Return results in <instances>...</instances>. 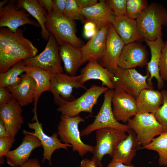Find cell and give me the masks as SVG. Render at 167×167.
Segmentation results:
<instances>
[{"mask_svg": "<svg viewBox=\"0 0 167 167\" xmlns=\"http://www.w3.org/2000/svg\"><path fill=\"white\" fill-rule=\"evenodd\" d=\"M18 28L13 32L0 28V73H4L19 62L36 56L38 49Z\"/></svg>", "mask_w": 167, "mask_h": 167, "instance_id": "1", "label": "cell"}, {"mask_svg": "<svg viewBox=\"0 0 167 167\" xmlns=\"http://www.w3.org/2000/svg\"><path fill=\"white\" fill-rule=\"evenodd\" d=\"M136 20L141 40L155 41L162 37V26L167 25V10L161 4L152 3Z\"/></svg>", "mask_w": 167, "mask_h": 167, "instance_id": "2", "label": "cell"}, {"mask_svg": "<svg viewBox=\"0 0 167 167\" xmlns=\"http://www.w3.org/2000/svg\"><path fill=\"white\" fill-rule=\"evenodd\" d=\"M84 122L79 115L73 117L62 115L58 126V134L61 141L71 144L72 151L82 156L88 152L93 153L94 149V147L85 144L81 140L79 125Z\"/></svg>", "mask_w": 167, "mask_h": 167, "instance_id": "3", "label": "cell"}, {"mask_svg": "<svg viewBox=\"0 0 167 167\" xmlns=\"http://www.w3.org/2000/svg\"><path fill=\"white\" fill-rule=\"evenodd\" d=\"M47 18L46 28L60 45L67 43L79 48L82 47L80 40L76 35L73 21L63 15L57 14L53 12L47 13Z\"/></svg>", "mask_w": 167, "mask_h": 167, "instance_id": "4", "label": "cell"}, {"mask_svg": "<svg viewBox=\"0 0 167 167\" xmlns=\"http://www.w3.org/2000/svg\"><path fill=\"white\" fill-rule=\"evenodd\" d=\"M126 132L109 128L96 131V144L94 146L92 160L97 166L103 167L101 161L105 155L113 156L118 144L127 136Z\"/></svg>", "mask_w": 167, "mask_h": 167, "instance_id": "5", "label": "cell"}, {"mask_svg": "<svg viewBox=\"0 0 167 167\" xmlns=\"http://www.w3.org/2000/svg\"><path fill=\"white\" fill-rule=\"evenodd\" d=\"M127 124L135 132L138 141L142 147L148 144L156 136L164 131L152 113H138Z\"/></svg>", "mask_w": 167, "mask_h": 167, "instance_id": "6", "label": "cell"}, {"mask_svg": "<svg viewBox=\"0 0 167 167\" xmlns=\"http://www.w3.org/2000/svg\"><path fill=\"white\" fill-rule=\"evenodd\" d=\"M113 89H108L104 93L103 102L98 113L93 122L82 130L81 136H87L95 131L103 128H112L127 132L131 129L127 124L119 122L114 117L112 104Z\"/></svg>", "mask_w": 167, "mask_h": 167, "instance_id": "7", "label": "cell"}, {"mask_svg": "<svg viewBox=\"0 0 167 167\" xmlns=\"http://www.w3.org/2000/svg\"><path fill=\"white\" fill-rule=\"evenodd\" d=\"M82 78L81 74L71 76L59 73L51 75L49 91L53 95L54 103L60 106L70 100H75L72 94L74 88L87 90L81 82Z\"/></svg>", "mask_w": 167, "mask_h": 167, "instance_id": "8", "label": "cell"}, {"mask_svg": "<svg viewBox=\"0 0 167 167\" xmlns=\"http://www.w3.org/2000/svg\"><path fill=\"white\" fill-rule=\"evenodd\" d=\"M149 77L139 73L135 68L124 69L118 66L113 73L112 82L115 87H118L128 94L137 98L144 89H154L147 82Z\"/></svg>", "mask_w": 167, "mask_h": 167, "instance_id": "9", "label": "cell"}, {"mask_svg": "<svg viewBox=\"0 0 167 167\" xmlns=\"http://www.w3.org/2000/svg\"><path fill=\"white\" fill-rule=\"evenodd\" d=\"M109 89L106 87L92 85L81 96L59 106L58 111L62 115L76 116L82 112L93 114L92 109L99 97Z\"/></svg>", "mask_w": 167, "mask_h": 167, "instance_id": "10", "label": "cell"}, {"mask_svg": "<svg viewBox=\"0 0 167 167\" xmlns=\"http://www.w3.org/2000/svg\"><path fill=\"white\" fill-rule=\"evenodd\" d=\"M47 44L43 50L37 55L24 61L26 65L33 66L41 68L51 75L63 73L61 65L59 49L57 42L50 33Z\"/></svg>", "mask_w": 167, "mask_h": 167, "instance_id": "11", "label": "cell"}, {"mask_svg": "<svg viewBox=\"0 0 167 167\" xmlns=\"http://www.w3.org/2000/svg\"><path fill=\"white\" fill-rule=\"evenodd\" d=\"M30 15L24 9L18 8L15 1H9L0 9V27L15 32L19 27L26 24L39 27L38 22L30 19Z\"/></svg>", "mask_w": 167, "mask_h": 167, "instance_id": "12", "label": "cell"}, {"mask_svg": "<svg viewBox=\"0 0 167 167\" xmlns=\"http://www.w3.org/2000/svg\"><path fill=\"white\" fill-rule=\"evenodd\" d=\"M113 113L118 121L127 123L138 113L136 98L115 87L112 98Z\"/></svg>", "mask_w": 167, "mask_h": 167, "instance_id": "13", "label": "cell"}, {"mask_svg": "<svg viewBox=\"0 0 167 167\" xmlns=\"http://www.w3.org/2000/svg\"><path fill=\"white\" fill-rule=\"evenodd\" d=\"M148 53L145 47L137 42L125 44L117 62L118 67L124 69L147 65Z\"/></svg>", "mask_w": 167, "mask_h": 167, "instance_id": "14", "label": "cell"}, {"mask_svg": "<svg viewBox=\"0 0 167 167\" xmlns=\"http://www.w3.org/2000/svg\"><path fill=\"white\" fill-rule=\"evenodd\" d=\"M125 45L113 25L110 24L106 37L105 52L101 60V65L113 73L118 67V60Z\"/></svg>", "mask_w": 167, "mask_h": 167, "instance_id": "15", "label": "cell"}, {"mask_svg": "<svg viewBox=\"0 0 167 167\" xmlns=\"http://www.w3.org/2000/svg\"><path fill=\"white\" fill-rule=\"evenodd\" d=\"M25 134L21 144L15 149L10 151L6 155L7 164L12 167H19L29 159L32 151L42 146L39 139L24 130Z\"/></svg>", "mask_w": 167, "mask_h": 167, "instance_id": "16", "label": "cell"}, {"mask_svg": "<svg viewBox=\"0 0 167 167\" xmlns=\"http://www.w3.org/2000/svg\"><path fill=\"white\" fill-rule=\"evenodd\" d=\"M42 124L38 120L35 122L28 123V127L34 130V132L27 131L28 133L36 136L41 143L43 149V158L42 162L46 160L51 163V158L52 154L57 149L61 148L67 150L68 148L72 147L71 144L61 142L58 138V134L54 133L51 136H49L44 132Z\"/></svg>", "mask_w": 167, "mask_h": 167, "instance_id": "17", "label": "cell"}, {"mask_svg": "<svg viewBox=\"0 0 167 167\" xmlns=\"http://www.w3.org/2000/svg\"><path fill=\"white\" fill-rule=\"evenodd\" d=\"M22 112L21 106L15 100L7 104L0 105V119L14 139L24 123Z\"/></svg>", "mask_w": 167, "mask_h": 167, "instance_id": "18", "label": "cell"}, {"mask_svg": "<svg viewBox=\"0 0 167 167\" xmlns=\"http://www.w3.org/2000/svg\"><path fill=\"white\" fill-rule=\"evenodd\" d=\"M109 24H106L85 45L81 48L83 55V64L91 60H101L105 50L106 36Z\"/></svg>", "mask_w": 167, "mask_h": 167, "instance_id": "19", "label": "cell"}, {"mask_svg": "<svg viewBox=\"0 0 167 167\" xmlns=\"http://www.w3.org/2000/svg\"><path fill=\"white\" fill-rule=\"evenodd\" d=\"M127 132V137L116 148L111 162H118L126 165H131L137 150L141 149V145L138 141L135 132L131 129Z\"/></svg>", "mask_w": 167, "mask_h": 167, "instance_id": "20", "label": "cell"}, {"mask_svg": "<svg viewBox=\"0 0 167 167\" xmlns=\"http://www.w3.org/2000/svg\"><path fill=\"white\" fill-rule=\"evenodd\" d=\"M81 13L86 22L90 21L95 24L98 30L106 24H112L115 17L105 0H100L91 6L82 9Z\"/></svg>", "mask_w": 167, "mask_h": 167, "instance_id": "21", "label": "cell"}, {"mask_svg": "<svg viewBox=\"0 0 167 167\" xmlns=\"http://www.w3.org/2000/svg\"><path fill=\"white\" fill-rule=\"evenodd\" d=\"M145 41L149 46L151 53V59L147 66V73L149 75L147 82L150 85L153 86L152 80L154 78H155L157 82V88L160 90L164 85V81L160 75L159 68L161 50L164 41L162 37H158L155 41L146 40Z\"/></svg>", "mask_w": 167, "mask_h": 167, "instance_id": "22", "label": "cell"}, {"mask_svg": "<svg viewBox=\"0 0 167 167\" xmlns=\"http://www.w3.org/2000/svg\"><path fill=\"white\" fill-rule=\"evenodd\" d=\"M24 71L32 78L36 84L33 100L34 106L32 110L34 114L33 120H36L38 119L36 108L38 101L43 92L49 91L51 75L45 70L33 66L26 65L24 67Z\"/></svg>", "mask_w": 167, "mask_h": 167, "instance_id": "23", "label": "cell"}, {"mask_svg": "<svg viewBox=\"0 0 167 167\" xmlns=\"http://www.w3.org/2000/svg\"><path fill=\"white\" fill-rule=\"evenodd\" d=\"M81 82L83 84L91 79L98 80L102 82V86H106L109 89H113L112 82L113 73L103 67L97 61L91 60L81 70Z\"/></svg>", "mask_w": 167, "mask_h": 167, "instance_id": "24", "label": "cell"}, {"mask_svg": "<svg viewBox=\"0 0 167 167\" xmlns=\"http://www.w3.org/2000/svg\"><path fill=\"white\" fill-rule=\"evenodd\" d=\"M59 49L65 71L69 75H76L79 67L83 64L81 48L65 43L60 45Z\"/></svg>", "mask_w": 167, "mask_h": 167, "instance_id": "25", "label": "cell"}, {"mask_svg": "<svg viewBox=\"0 0 167 167\" xmlns=\"http://www.w3.org/2000/svg\"><path fill=\"white\" fill-rule=\"evenodd\" d=\"M22 78L19 84L7 88L21 107L32 103L36 88L35 80L28 74L25 73L22 75Z\"/></svg>", "mask_w": 167, "mask_h": 167, "instance_id": "26", "label": "cell"}, {"mask_svg": "<svg viewBox=\"0 0 167 167\" xmlns=\"http://www.w3.org/2000/svg\"><path fill=\"white\" fill-rule=\"evenodd\" d=\"M163 97L161 91L153 89H144L136 98L138 113L154 114L162 105Z\"/></svg>", "mask_w": 167, "mask_h": 167, "instance_id": "27", "label": "cell"}, {"mask_svg": "<svg viewBox=\"0 0 167 167\" xmlns=\"http://www.w3.org/2000/svg\"><path fill=\"white\" fill-rule=\"evenodd\" d=\"M125 44L140 40L136 19L126 15L115 16L112 24Z\"/></svg>", "mask_w": 167, "mask_h": 167, "instance_id": "28", "label": "cell"}, {"mask_svg": "<svg viewBox=\"0 0 167 167\" xmlns=\"http://www.w3.org/2000/svg\"><path fill=\"white\" fill-rule=\"evenodd\" d=\"M15 2L18 8L24 9L36 20L41 27L42 38L48 40L50 33L45 26L47 20V13L41 6L38 0H17Z\"/></svg>", "mask_w": 167, "mask_h": 167, "instance_id": "29", "label": "cell"}, {"mask_svg": "<svg viewBox=\"0 0 167 167\" xmlns=\"http://www.w3.org/2000/svg\"><path fill=\"white\" fill-rule=\"evenodd\" d=\"M26 66L24 60L16 63L6 72L0 73V88H8L19 84L22 80Z\"/></svg>", "mask_w": 167, "mask_h": 167, "instance_id": "30", "label": "cell"}, {"mask_svg": "<svg viewBox=\"0 0 167 167\" xmlns=\"http://www.w3.org/2000/svg\"><path fill=\"white\" fill-rule=\"evenodd\" d=\"M145 149L156 152L159 158L158 164L160 166L167 165V132L164 131L157 137L154 138L148 145L142 147Z\"/></svg>", "mask_w": 167, "mask_h": 167, "instance_id": "31", "label": "cell"}, {"mask_svg": "<svg viewBox=\"0 0 167 167\" xmlns=\"http://www.w3.org/2000/svg\"><path fill=\"white\" fill-rule=\"evenodd\" d=\"M146 0H127L126 15L131 19H136L148 7Z\"/></svg>", "mask_w": 167, "mask_h": 167, "instance_id": "32", "label": "cell"}, {"mask_svg": "<svg viewBox=\"0 0 167 167\" xmlns=\"http://www.w3.org/2000/svg\"><path fill=\"white\" fill-rule=\"evenodd\" d=\"M81 9L78 6L75 0H67L66 7L63 15L70 19L86 22V19L81 13Z\"/></svg>", "mask_w": 167, "mask_h": 167, "instance_id": "33", "label": "cell"}, {"mask_svg": "<svg viewBox=\"0 0 167 167\" xmlns=\"http://www.w3.org/2000/svg\"><path fill=\"white\" fill-rule=\"evenodd\" d=\"M163 97L162 105L154 114L155 117L163 126L165 131L167 132V90L161 91Z\"/></svg>", "mask_w": 167, "mask_h": 167, "instance_id": "34", "label": "cell"}, {"mask_svg": "<svg viewBox=\"0 0 167 167\" xmlns=\"http://www.w3.org/2000/svg\"><path fill=\"white\" fill-rule=\"evenodd\" d=\"M107 2L115 16L126 15L127 0H109Z\"/></svg>", "mask_w": 167, "mask_h": 167, "instance_id": "35", "label": "cell"}, {"mask_svg": "<svg viewBox=\"0 0 167 167\" xmlns=\"http://www.w3.org/2000/svg\"><path fill=\"white\" fill-rule=\"evenodd\" d=\"M159 68L161 78L167 82V40L164 42L162 49Z\"/></svg>", "mask_w": 167, "mask_h": 167, "instance_id": "36", "label": "cell"}, {"mask_svg": "<svg viewBox=\"0 0 167 167\" xmlns=\"http://www.w3.org/2000/svg\"><path fill=\"white\" fill-rule=\"evenodd\" d=\"M15 139L11 137L0 138V157L2 158L10 151Z\"/></svg>", "mask_w": 167, "mask_h": 167, "instance_id": "37", "label": "cell"}, {"mask_svg": "<svg viewBox=\"0 0 167 167\" xmlns=\"http://www.w3.org/2000/svg\"><path fill=\"white\" fill-rule=\"evenodd\" d=\"M15 100L7 88H0V105L7 104Z\"/></svg>", "mask_w": 167, "mask_h": 167, "instance_id": "38", "label": "cell"}, {"mask_svg": "<svg viewBox=\"0 0 167 167\" xmlns=\"http://www.w3.org/2000/svg\"><path fill=\"white\" fill-rule=\"evenodd\" d=\"M53 12L57 14L63 15L67 3V0H52Z\"/></svg>", "mask_w": 167, "mask_h": 167, "instance_id": "39", "label": "cell"}, {"mask_svg": "<svg viewBox=\"0 0 167 167\" xmlns=\"http://www.w3.org/2000/svg\"><path fill=\"white\" fill-rule=\"evenodd\" d=\"M75 1L81 9L89 7L98 2L97 0H75Z\"/></svg>", "mask_w": 167, "mask_h": 167, "instance_id": "40", "label": "cell"}, {"mask_svg": "<svg viewBox=\"0 0 167 167\" xmlns=\"http://www.w3.org/2000/svg\"><path fill=\"white\" fill-rule=\"evenodd\" d=\"M38 2L41 6L44 8L48 11V14H51L53 12V0H38Z\"/></svg>", "mask_w": 167, "mask_h": 167, "instance_id": "41", "label": "cell"}, {"mask_svg": "<svg viewBox=\"0 0 167 167\" xmlns=\"http://www.w3.org/2000/svg\"><path fill=\"white\" fill-rule=\"evenodd\" d=\"M19 167H41L37 159H29Z\"/></svg>", "mask_w": 167, "mask_h": 167, "instance_id": "42", "label": "cell"}, {"mask_svg": "<svg viewBox=\"0 0 167 167\" xmlns=\"http://www.w3.org/2000/svg\"><path fill=\"white\" fill-rule=\"evenodd\" d=\"M11 137L3 121L0 119V138Z\"/></svg>", "mask_w": 167, "mask_h": 167, "instance_id": "43", "label": "cell"}, {"mask_svg": "<svg viewBox=\"0 0 167 167\" xmlns=\"http://www.w3.org/2000/svg\"><path fill=\"white\" fill-rule=\"evenodd\" d=\"M94 162L88 159H83L81 161L80 167H97Z\"/></svg>", "mask_w": 167, "mask_h": 167, "instance_id": "44", "label": "cell"}, {"mask_svg": "<svg viewBox=\"0 0 167 167\" xmlns=\"http://www.w3.org/2000/svg\"><path fill=\"white\" fill-rule=\"evenodd\" d=\"M96 29L98 30L96 25L93 22L87 21L85 23L84 26V31H91Z\"/></svg>", "mask_w": 167, "mask_h": 167, "instance_id": "45", "label": "cell"}, {"mask_svg": "<svg viewBox=\"0 0 167 167\" xmlns=\"http://www.w3.org/2000/svg\"><path fill=\"white\" fill-rule=\"evenodd\" d=\"M107 167H135L134 165H126L122 163L118 162H110Z\"/></svg>", "mask_w": 167, "mask_h": 167, "instance_id": "46", "label": "cell"}, {"mask_svg": "<svg viewBox=\"0 0 167 167\" xmlns=\"http://www.w3.org/2000/svg\"><path fill=\"white\" fill-rule=\"evenodd\" d=\"M9 1L8 0H4L0 2V9L3 8Z\"/></svg>", "mask_w": 167, "mask_h": 167, "instance_id": "47", "label": "cell"}, {"mask_svg": "<svg viewBox=\"0 0 167 167\" xmlns=\"http://www.w3.org/2000/svg\"><path fill=\"white\" fill-rule=\"evenodd\" d=\"M166 167H167V165L166 166Z\"/></svg>", "mask_w": 167, "mask_h": 167, "instance_id": "48", "label": "cell"}]
</instances>
